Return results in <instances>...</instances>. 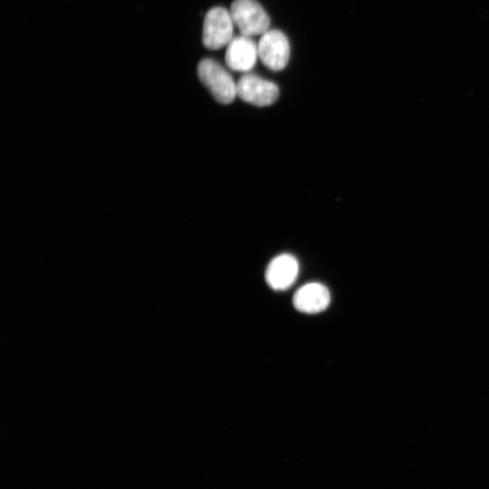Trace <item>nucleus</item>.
Returning a JSON list of instances; mask_svg holds the SVG:
<instances>
[{"instance_id": "4", "label": "nucleus", "mask_w": 489, "mask_h": 489, "mask_svg": "<svg viewBox=\"0 0 489 489\" xmlns=\"http://www.w3.org/2000/svg\"><path fill=\"white\" fill-rule=\"evenodd\" d=\"M258 57L270 70L278 72L285 68L290 56V44L286 35L279 30H268L262 34L258 44Z\"/></svg>"}, {"instance_id": "7", "label": "nucleus", "mask_w": 489, "mask_h": 489, "mask_svg": "<svg viewBox=\"0 0 489 489\" xmlns=\"http://www.w3.org/2000/svg\"><path fill=\"white\" fill-rule=\"evenodd\" d=\"M258 57L257 44L249 36L233 38L227 45L225 62L236 72H249L253 69Z\"/></svg>"}, {"instance_id": "1", "label": "nucleus", "mask_w": 489, "mask_h": 489, "mask_svg": "<svg viewBox=\"0 0 489 489\" xmlns=\"http://www.w3.org/2000/svg\"><path fill=\"white\" fill-rule=\"evenodd\" d=\"M197 75L216 101L229 104L237 96V85L233 77L216 61L210 58L201 60L197 65Z\"/></svg>"}, {"instance_id": "6", "label": "nucleus", "mask_w": 489, "mask_h": 489, "mask_svg": "<svg viewBox=\"0 0 489 489\" xmlns=\"http://www.w3.org/2000/svg\"><path fill=\"white\" fill-rule=\"evenodd\" d=\"M298 273L297 259L290 254H282L269 263L265 271V280L272 289L283 291L294 283Z\"/></svg>"}, {"instance_id": "3", "label": "nucleus", "mask_w": 489, "mask_h": 489, "mask_svg": "<svg viewBox=\"0 0 489 489\" xmlns=\"http://www.w3.org/2000/svg\"><path fill=\"white\" fill-rule=\"evenodd\" d=\"M234 22L230 12L221 6L211 8L206 14L202 42L210 50H217L233 39Z\"/></svg>"}, {"instance_id": "8", "label": "nucleus", "mask_w": 489, "mask_h": 489, "mask_svg": "<svg viewBox=\"0 0 489 489\" xmlns=\"http://www.w3.org/2000/svg\"><path fill=\"white\" fill-rule=\"evenodd\" d=\"M331 294L328 288L319 283H309L300 287L293 294L292 303L296 310L304 313H318L330 305Z\"/></svg>"}, {"instance_id": "5", "label": "nucleus", "mask_w": 489, "mask_h": 489, "mask_svg": "<svg viewBox=\"0 0 489 489\" xmlns=\"http://www.w3.org/2000/svg\"><path fill=\"white\" fill-rule=\"evenodd\" d=\"M237 96L255 106H269L279 97L277 85L255 74H244L238 82Z\"/></svg>"}, {"instance_id": "2", "label": "nucleus", "mask_w": 489, "mask_h": 489, "mask_svg": "<svg viewBox=\"0 0 489 489\" xmlns=\"http://www.w3.org/2000/svg\"><path fill=\"white\" fill-rule=\"evenodd\" d=\"M230 14L234 24L244 36L264 34L270 26L268 14L255 0H235Z\"/></svg>"}]
</instances>
